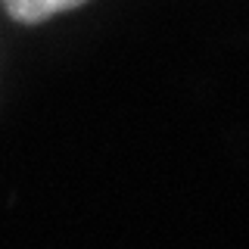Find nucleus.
<instances>
[{
    "mask_svg": "<svg viewBox=\"0 0 249 249\" xmlns=\"http://www.w3.org/2000/svg\"><path fill=\"white\" fill-rule=\"evenodd\" d=\"M78 3H84V0H3L6 13H10L16 22H41L47 16L72 10Z\"/></svg>",
    "mask_w": 249,
    "mask_h": 249,
    "instance_id": "1",
    "label": "nucleus"
}]
</instances>
